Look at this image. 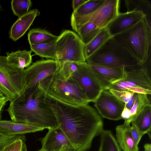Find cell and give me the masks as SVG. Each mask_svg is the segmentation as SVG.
<instances>
[{
	"instance_id": "1",
	"label": "cell",
	"mask_w": 151,
	"mask_h": 151,
	"mask_svg": "<svg viewBox=\"0 0 151 151\" xmlns=\"http://www.w3.org/2000/svg\"><path fill=\"white\" fill-rule=\"evenodd\" d=\"M58 127L76 151H86L103 129L102 120L88 104L71 105L50 99Z\"/></svg>"
},
{
	"instance_id": "2",
	"label": "cell",
	"mask_w": 151,
	"mask_h": 151,
	"mask_svg": "<svg viewBox=\"0 0 151 151\" xmlns=\"http://www.w3.org/2000/svg\"><path fill=\"white\" fill-rule=\"evenodd\" d=\"M10 102L7 110L13 122L48 129L58 127L50 99L38 84L25 90L19 98Z\"/></svg>"
},
{
	"instance_id": "3",
	"label": "cell",
	"mask_w": 151,
	"mask_h": 151,
	"mask_svg": "<svg viewBox=\"0 0 151 151\" xmlns=\"http://www.w3.org/2000/svg\"><path fill=\"white\" fill-rule=\"evenodd\" d=\"M111 38L142 65L147 61L151 44V26L145 17L130 28Z\"/></svg>"
},
{
	"instance_id": "4",
	"label": "cell",
	"mask_w": 151,
	"mask_h": 151,
	"mask_svg": "<svg viewBox=\"0 0 151 151\" xmlns=\"http://www.w3.org/2000/svg\"><path fill=\"white\" fill-rule=\"evenodd\" d=\"M58 70L38 84L47 96L51 99L71 105L88 104L90 102L83 91L71 78L66 80L63 78Z\"/></svg>"
},
{
	"instance_id": "5",
	"label": "cell",
	"mask_w": 151,
	"mask_h": 151,
	"mask_svg": "<svg viewBox=\"0 0 151 151\" xmlns=\"http://www.w3.org/2000/svg\"><path fill=\"white\" fill-rule=\"evenodd\" d=\"M89 65H99L125 69L140 66V62L111 37L86 60Z\"/></svg>"
},
{
	"instance_id": "6",
	"label": "cell",
	"mask_w": 151,
	"mask_h": 151,
	"mask_svg": "<svg viewBox=\"0 0 151 151\" xmlns=\"http://www.w3.org/2000/svg\"><path fill=\"white\" fill-rule=\"evenodd\" d=\"M0 90L10 102L19 98L25 90L23 70L9 64L6 56H0Z\"/></svg>"
},
{
	"instance_id": "7",
	"label": "cell",
	"mask_w": 151,
	"mask_h": 151,
	"mask_svg": "<svg viewBox=\"0 0 151 151\" xmlns=\"http://www.w3.org/2000/svg\"><path fill=\"white\" fill-rule=\"evenodd\" d=\"M56 61L59 65L66 61L86 62L84 44L78 35L70 30H63L55 41Z\"/></svg>"
},
{
	"instance_id": "8",
	"label": "cell",
	"mask_w": 151,
	"mask_h": 151,
	"mask_svg": "<svg viewBox=\"0 0 151 151\" xmlns=\"http://www.w3.org/2000/svg\"><path fill=\"white\" fill-rule=\"evenodd\" d=\"M119 0H105L95 11L87 15L78 17L71 16L70 24L75 32L83 24L93 23L101 29L106 28L118 14Z\"/></svg>"
},
{
	"instance_id": "9",
	"label": "cell",
	"mask_w": 151,
	"mask_h": 151,
	"mask_svg": "<svg viewBox=\"0 0 151 151\" xmlns=\"http://www.w3.org/2000/svg\"><path fill=\"white\" fill-rule=\"evenodd\" d=\"M70 78L83 91L89 102H94L103 90L86 62L79 63L77 70Z\"/></svg>"
},
{
	"instance_id": "10",
	"label": "cell",
	"mask_w": 151,
	"mask_h": 151,
	"mask_svg": "<svg viewBox=\"0 0 151 151\" xmlns=\"http://www.w3.org/2000/svg\"><path fill=\"white\" fill-rule=\"evenodd\" d=\"M59 67L58 63L52 59L41 60L32 63L23 70L25 90L36 87L41 81L55 73Z\"/></svg>"
},
{
	"instance_id": "11",
	"label": "cell",
	"mask_w": 151,
	"mask_h": 151,
	"mask_svg": "<svg viewBox=\"0 0 151 151\" xmlns=\"http://www.w3.org/2000/svg\"><path fill=\"white\" fill-rule=\"evenodd\" d=\"M125 69L126 78L111 85L110 89L125 91L135 88H141L151 91V81L147 69L141 66Z\"/></svg>"
},
{
	"instance_id": "12",
	"label": "cell",
	"mask_w": 151,
	"mask_h": 151,
	"mask_svg": "<svg viewBox=\"0 0 151 151\" xmlns=\"http://www.w3.org/2000/svg\"><path fill=\"white\" fill-rule=\"evenodd\" d=\"M94 103L99 114L102 117L116 121L122 119L121 114L125 104L109 90H103Z\"/></svg>"
},
{
	"instance_id": "13",
	"label": "cell",
	"mask_w": 151,
	"mask_h": 151,
	"mask_svg": "<svg viewBox=\"0 0 151 151\" xmlns=\"http://www.w3.org/2000/svg\"><path fill=\"white\" fill-rule=\"evenodd\" d=\"M145 17L143 12L139 11L119 13L106 28L112 37L130 28Z\"/></svg>"
},
{
	"instance_id": "14",
	"label": "cell",
	"mask_w": 151,
	"mask_h": 151,
	"mask_svg": "<svg viewBox=\"0 0 151 151\" xmlns=\"http://www.w3.org/2000/svg\"><path fill=\"white\" fill-rule=\"evenodd\" d=\"M89 65L103 90H108L112 84L126 77V70L124 68L99 65Z\"/></svg>"
},
{
	"instance_id": "15",
	"label": "cell",
	"mask_w": 151,
	"mask_h": 151,
	"mask_svg": "<svg viewBox=\"0 0 151 151\" xmlns=\"http://www.w3.org/2000/svg\"><path fill=\"white\" fill-rule=\"evenodd\" d=\"M41 142L42 149L46 151H60L73 147L69 141L59 127L49 129Z\"/></svg>"
},
{
	"instance_id": "16",
	"label": "cell",
	"mask_w": 151,
	"mask_h": 151,
	"mask_svg": "<svg viewBox=\"0 0 151 151\" xmlns=\"http://www.w3.org/2000/svg\"><path fill=\"white\" fill-rule=\"evenodd\" d=\"M40 14V12L37 9H34L19 18L11 28L9 38L14 41L20 38L29 29L35 18Z\"/></svg>"
},
{
	"instance_id": "17",
	"label": "cell",
	"mask_w": 151,
	"mask_h": 151,
	"mask_svg": "<svg viewBox=\"0 0 151 151\" xmlns=\"http://www.w3.org/2000/svg\"><path fill=\"white\" fill-rule=\"evenodd\" d=\"M44 129L35 125L0 120V132L9 135H23L25 134L42 131Z\"/></svg>"
},
{
	"instance_id": "18",
	"label": "cell",
	"mask_w": 151,
	"mask_h": 151,
	"mask_svg": "<svg viewBox=\"0 0 151 151\" xmlns=\"http://www.w3.org/2000/svg\"><path fill=\"white\" fill-rule=\"evenodd\" d=\"M130 124L124 123L116 128L117 141L123 151H138V146L135 143L130 130Z\"/></svg>"
},
{
	"instance_id": "19",
	"label": "cell",
	"mask_w": 151,
	"mask_h": 151,
	"mask_svg": "<svg viewBox=\"0 0 151 151\" xmlns=\"http://www.w3.org/2000/svg\"><path fill=\"white\" fill-rule=\"evenodd\" d=\"M31 50H18L11 53L7 52L6 60L11 65L22 70L28 67L32 63Z\"/></svg>"
},
{
	"instance_id": "20",
	"label": "cell",
	"mask_w": 151,
	"mask_h": 151,
	"mask_svg": "<svg viewBox=\"0 0 151 151\" xmlns=\"http://www.w3.org/2000/svg\"><path fill=\"white\" fill-rule=\"evenodd\" d=\"M111 37L106 27L101 29L90 42L84 45V55L86 60Z\"/></svg>"
},
{
	"instance_id": "21",
	"label": "cell",
	"mask_w": 151,
	"mask_h": 151,
	"mask_svg": "<svg viewBox=\"0 0 151 151\" xmlns=\"http://www.w3.org/2000/svg\"><path fill=\"white\" fill-rule=\"evenodd\" d=\"M143 135L151 138V106L146 107L131 122Z\"/></svg>"
},
{
	"instance_id": "22",
	"label": "cell",
	"mask_w": 151,
	"mask_h": 151,
	"mask_svg": "<svg viewBox=\"0 0 151 151\" xmlns=\"http://www.w3.org/2000/svg\"><path fill=\"white\" fill-rule=\"evenodd\" d=\"M27 37L30 45L50 42L56 40L58 36L54 35L45 29L35 28L29 31Z\"/></svg>"
},
{
	"instance_id": "23",
	"label": "cell",
	"mask_w": 151,
	"mask_h": 151,
	"mask_svg": "<svg viewBox=\"0 0 151 151\" xmlns=\"http://www.w3.org/2000/svg\"><path fill=\"white\" fill-rule=\"evenodd\" d=\"M127 12L137 11L143 12L151 26V4L148 0H125L124 1Z\"/></svg>"
},
{
	"instance_id": "24",
	"label": "cell",
	"mask_w": 151,
	"mask_h": 151,
	"mask_svg": "<svg viewBox=\"0 0 151 151\" xmlns=\"http://www.w3.org/2000/svg\"><path fill=\"white\" fill-rule=\"evenodd\" d=\"M55 41L50 42L30 45L31 50L41 57L56 60Z\"/></svg>"
},
{
	"instance_id": "25",
	"label": "cell",
	"mask_w": 151,
	"mask_h": 151,
	"mask_svg": "<svg viewBox=\"0 0 151 151\" xmlns=\"http://www.w3.org/2000/svg\"><path fill=\"white\" fill-rule=\"evenodd\" d=\"M101 29L95 24L88 22L79 27L76 32L83 43L86 45L96 36Z\"/></svg>"
},
{
	"instance_id": "26",
	"label": "cell",
	"mask_w": 151,
	"mask_h": 151,
	"mask_svg": "<svg viewBox=\"0 0 151 151\" xmlns=\"http://www.w3.org/2000/svg\"><path fill=\"white\" fill-rule=\"evenodd\" d=\"M98 151H121L116 139L109 130L103 129L100 134Z\"/></svg>"
},
{
	"instance_id": "27",
	"label": "cell",
	"mask_w": 151,
	"mask_h": 151,
	"mask_svg": "<svg viewBox=\"0 0 151 151\" xmlns=\"http://www.w3.org/2000/svg\"><path fill=\"white\" fill-rule=\"evenodd\" d=\"M148 106H151V105L147 95L138 94L135 102L130 110L129 123H131L143 109Z\"/></svg>"
},
{
	"instance_id": "28",
	"label": "cell",
	"mask_w": 151,
	"mask_h": 151,
	"mask_svg": "<svg viewBox=\"0 0 151 151\" xmlns=\"http://www.w3.org/2000/svg\"><path fill=\"white\" fill-rule=\"evenodd\" d=\"M105 0H87L76 11L73 12L71 16L80 17L90 14L98 9Z\"/></svg>"
},
{
	"instance_id": "29",
	"label": "cell",
	"mask_w": 151,
	"mask_h": 151,
	"mask_svg": "<svg viewBox=\"0 0 151 151\" xmlns=\"http://www.w3.org/2000/svg\"><path fill=\"white\" fill-rule=\"evenodd\" d=\"M32 5V2L30 0H12L11 1L13 13L19 18L27 13Z\"/></svg>"
},
{
	"instance_id": "30",
	"label": "cell",
	"mask_w": 151,
	"mask_h": 151,
	"mask_svg": "<svg viewBox=\"0 0 151 151\" xmlns=\"http://www.w3.org/2000/svg\"><path fill=\"white\" fill-rule=\"evenodd\" d=\"M79 62L66 61L60 65L58 72L65 80L69 79L77 70Z\"/></svg>"
},
{
	"instance_id": "31",
	"label": "cell",
	"mask_w": 151,
	"mask_h": 151,
	"mask_svg": "<svg viewBox=\"0 0 151 151\" xmlns=\"http://www.w3.org/2000/svg\"><path fill=\"white\" fill-rule=\"evenodd\" d=\"M118 100L125 104L132 97L134 93L128 91H119L112 89L108 90Z\"/></svg>"
},
{
	"instance_id": "32",
	"label": "cell",
	"mask_w": 151,
	"mask_h": 151,
	"mask_svg": "<svg viewBox=\"0 0 151 151\" xmlns=\"http://www.w3.org/2000/svg\"><path fill=\"white\" fill-rule=\"evenodd\" d=\"M20 138H25V137L24 135H9L0 132V151L16 139Z\"/></svg>"
},
{
	"instance_id": "33",
	"label": "cell",
	"mask_w": 151,
	"mask_h": 151,
	"mask_svg": "<svg viewBox=\"0 0 151 151\" xmlns=\"http://www.w3.org/2000/svg\"><path fill=\"white\" fill-rule=\"evenodd\" d=\"M25 138L17 139L6 146L2 151H22Z\"/></svg>"
},
{
	"instance_id": "34",
	"label": "cell",
	"mask_w": 151,
	"mask_h": 151,
	"mask_svg": "<svg viewBox=\"0 0 151 151\" xmlns=\"http://www.w3.org/2000/svg\"><path fill=\"white\" fill-rule=\"evenodd\" d=\"M130 130L134 142L136 145L138 146L139 143L143 135L133 124L130 126Z\"/></svg>"
},
{
	"instance_id": "35",
	"label": "cell",
	"mask_w": 151,
	"mask_h": 151,
	"mask_svg": "<svg viewBox=\"0 0 151 151\" xmlns=\"http://www.w3.org/2000/svg\"><path fill=\"white\" fill-rule=\"evenodd\" d=\"M9 101V99L0 90V120L1 119L3 108Z\"/></svg>"
},
{
	"instance_id": "36",
	"label": "cell",
	"mask_w": 151,
	"mask_h": 151,
	"mask_svg": "<svg viewBox=\"0 0 151 151\" xmlns=\"http://www.w3.org/2000/svg\"><path fill=\"white\" fill-rule=\"evenodd\" d=\"M130 116V110L125 106L122 113L121 117L124 120V123L130 124L129 122V119Z\"/></svg>"
},
{
	"instance_id": "37",
	"label": "cell",
	"mask_w": 151,
	"mask_h": 151,
	"mask_svg": "<svg viewBox=\"0 0 151 151\" xmlns=\"http://www.w3.org/2000/svg\"><path fill=\"white\" fill-rule=\"evenodd\" d=\"M86 0H73L72 1V6L73 12L76 11L80 6L85 3Z\"/></svg>"
},
{
	"instance_id": "38",
	"label": "cell",
	"mask_w": 151,
	"mask_h": 151,
	"mask_svg": "<svg viewBox=\"0 0 151 151\" xmlns=\"http://www.w3.org/2000/svg\"><path fill=\"white\" fill-rule=\"evenodd\" d=\"M138 94L137 93H134L130 99L127 103L124 104L125 106L130 110L137 98Z\"/></svg>"
},
{
	"instance_id": "39",
	"label": "cell",
	"mask_w": 151,
	"mask_h": 151,
	"mask_svg": "<svg viewBox=\"0 0 151 151\" xmlns=\"http://www.w3.org/2000/svg\"><path fill=\"white\" fill-rule=\"evenodd\" d=\"M144 151H151V144L147 143L144 145Z\"/></svg>"
},
{
	"instance_id": "40",
	"label": "cell",
	"mask_w": 151,
	"mask_h": 151,
	"mask_svg": "<svg viewBox=\"0 0 151 151\" xmlns=\"http://www.w3.org/2000/svg\"><path fill=\"white\" fill-rule=\"evenodd\" d=\"M60 151H76L73 147H69L63 149Z\"/></svg>"
},
{
	"instance_id": "41",
	"label": "cell",
	"mask_w": 151,
	"mask_h": 151,
	"mask_svg": "<svg viewBox=\"0 0 151 151\" xmlns=\"http://www.w3.org/2000/svg\"><path fill=\"white\" fill-rule=\"evenodd\" d=\"M38 151H46L45 150L41 148V149H40V150H39Z\"/></svg>"
},
{
	"instance_id": "42",
	"label": "cell",
	"mask_w": 151,
	"mask_h": 151,
	"mask_svg": "<svg viewBox=\"0 0 151 151\" xmlns=\"http://www.w3.org/2000/svg\"><path fill=\"white\" fill-rule=\"evenodd\" d=\"M1 4H0V10L1 9Z\"/></svg>"
}]
</instances>
